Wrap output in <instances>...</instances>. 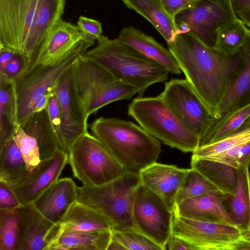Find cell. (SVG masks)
<instances>
[{"mask_svg":"<svg viewBox=\"0 0 250 250\" xmlns=\"http://www.w3.org/2000/svg\"><path fill=\"white\" fill-rule=\"evenodd\" d=\"M160 96L202 146L217 119L185 79H172L165 83Z\"/></svg>","mask_w":250,"mask_h":250,"instance_id":"10","label":"cell"},{"mask_svg":"<svg viewBox=\"0 0 250 250\" xmlns=\"http://www.w3.org/2000/svg\"><path fill=\"white\" fill-rule=\"evenodd\" d=\"M52 92L46 93L37 100L33 107L34 113L41 111L47 108Z\"/></svg>","mask_w":250,"mask_h":250,"instance_id":"48","label":"cell"},{"mask_svg":"<svg viewBox=\"0 0 250 250\" xmlns=\"http://www.w3.org/2000/svg\"><path fill=\"white\" fill-rule=\"evenodd\" d=\"M243 232V238L249 241H250V230L249 231L242 232Z\"/></svg>","mask_w":250,"mask_h":250,"instance_id":"50","label":"cell"},{"mask_svg":"<svg viewBox=\"0 0 250 250\" xmlns=\"http://www.w3.org/2000/svg\"><path fill=\"white\" fill-rule=\"evenodd\" d=\"M72 66L61 76L55 89L61 118L62 150L68 153L75 142L88 132L89 117L76 88Z\"/></svg>","mask_w":250,"mask_h":250,"instance_id":"14","label":"cell"},{"mask_svg":"<svg viewBox=\"0 0 250 250\" xmlns=\"http://www.w3.org/2000/svg\"><path fill=\"white\" fill-rule=\"evenodd\" d=\"M250 118V104L217 121L201 146L219 141L238 130Z\"/></svg>","mask_w":250,"mask_h":250,"instance_id":"33","label":"cell"},{"mask_svg":"<svg viewBox=\"0 0 250 250\" xmlns=\"http://www.w3.org/2000/svg\"><path fill=\"white\" fill-rule=\"evenodd\" d=\"M173 217V212L142 183L133 208V218L137 229L165 250L172 234Z\"/></svg>","mask_w":250,"mask_h":250,"instance_id":"12","label":"cell"},{"mask_svg":"<svg viewBox=\"0 0 250 250\" xmlns=\"http://www.w3.org/2000/svg\"><path fill=\"white\" fill-rule=\"evenodd\" d=\"M68 153L60 149L52 156L41 160L21 178L7 184L21 206L32 204L56 181L68 163Z\"/></svg>","mask_w":250,"mask_h":250,"instance_id":"15","label":"cell"},{"mask_svg":"<svg viewBox=\"0 0 250 250\" xmlns=\"http://www.w3.org/2000/svg\"><path fill=\"white\" fill-rule=\"evenodd\" d=\"M247 29L239 19L222 26L217 31L215 49L227 55L237 53L245 40Z\"/></svg>","mask_w":250,"mask_h":250,"instance_id":"32","label":"cell"},{"mask_svg":"<svg viewBox=\"0 0 250 250\" xmlns=\"http://www.w3.org/2000/svg\"><path fill=\"white\" fill-rule=\"evenodd\" d=\"M95 42V40L85 37L74 51L59 63L54 65L36 66L14 81L19 125L34 113L33 107L37 100L46 93L53 92L61 76Z\"/></svg>","mask_w":250,"mask_h":250,"instance_id":"8","label":"cell"},{"mask_svg":"<svg viewBox=\"0 0 250 250\" xmlns=\"http://www.w3.org/2000/svg\"><path fill=\"white\" fill-rule=\"evenodd\" d=\"M188 169L154 163L140 171L142 184L173 212L178 190Z\"/></svg>","mask_w":250,"mask_h":250,"instance_id":"19","label":"cell"},{"mask_svg":"<svg viewBox=\"0 0 250 250\" xmlns=\"http://www.w3.org/2000/svg\"><path fill=\"white\" fill-rule=\"evenodd\" d=\"M250 141V118L238 130L224 139L199 146L192 152L191 158H205Z\"/></svg>","mask_w":250,"mask_h":250,"instance_id":"34","label":"cell"},{"mask_svg":"<svg viewBox=\"0 0 250 250\" xmlns=\"http://www.w3.org/2000/svg\"><path fill=\"white\" fill-rule=\"evenodd\" d=\"M85 37L77 25L61 19L33 55L26 72L38 65L56 64L74 51Z\"/></svg>","mask_w":250,"mask_h":250,"instance_id":"16","label":"cell"},{"mask_svg":"<svg viewBox=\"0 0 250 250\" xmlns=\"http://www.w3.org/2000/svg\"><path fill=\"white\" fill-rule=\"evenodd\" d=\"M238 19L231 0H197L174 20L180 34L189 32L206 46L215 49L218 30Z\"/></svg>","mask_w":250,"mask_h":250,"instance_id":"9","label":"cell"},{"mask_svg":"<svg viewBox=\"0 0 250 250\" xmlns=\"http://www.w3.org/2000/svg\"><path fill=\"white\" fill-rule=\"evenodd\" d=\"M68 163L73 176L85 186L104 185L126 171L104 145L88 132L73 145Z\"/></svg>","mask_w":250,"mask_h":250,"instance_id":"7","label":"cell"},{"mask_svg":"<svg viewBox=\"0 0 250 250\" xmlns=\"http://www.w3.org/2000/svg\"><path fill=\"white\" fill-rule=\"evenodd\" d=\"M17 104L15 81L0 75V149L13 137L20 125Z\"/></svg>","mask_w":250,"mask_h":250,"instance_id":"27","label":"cell"},{"mask_svg":"<svg viewBox=\"0 0 250 250\" xmlns=\"http://www.w3.org/2000/svg\"><path fill=\"white\" fill-rule=\"evenodd\" d=\"M77 26L85 37L96 40L102 35V24L96 20L80 16L77 21Z\"/></svg>","mask_w":250,"mask_h":250,"instance_id":"41","label":"cell"},{"mask_svg":"<svg viewBox=\"0 0 250 250\" xmlns=\"http://www.w3.org/2000/svg\"><path fill=\"white\" fill-rule=\"evenodd\" d=\"M96 45L83 56L101 66L117 81L130 84L142 97L151 85L166 81L168 72L146 58L118 38L110 39L101 35Z\"/></svg>","mask_w":250,"mask_h":250,"instance_id":"3","label":"cell"},{"mask_svg":"<svg viewBox=\"0 0 250 250\" xmlns=\"http://www.w3.org/2000/svg\"><path fill=\"white\" fill-rule=\"evenodd\" d=\"M19 208L0 209V250H19Z\"/></svg>","mask_w":250,"mask_h":250,"instance_id":"35","label":"cell"},{"mask_svg":"<svg viewBox=\"0 0 250 250\" xmlns=\"http://www.w3.org/2000/svg\"><path fill=\"white\" fill-rule=\"evenodd\" d=\"M250 104V30L239 50L236 76L220 103L214 117L219 120L230 112Z\"/></svg>","mask_w":250,"mask_h":250,"instance_id":"20","label":"cell"},{"mask_svg":"<svg viewBox=\"0 0 250 250\" xmlns=\"http://www.w3.org/2000/svg\"><path fill=\"white\" fill-rule=\"evenodd\" d=\"M167 246L169 250H195V248L190 244L173 234L170 236Z\"/></svg>","mask_w":250,"mask_h":250,"instance_id":"45","label":"cell"},{"mask_svg":"<svg viewBox=\"0 0 250 250\" xmlns=\"http://www.w3.org/2000/svg\"><path fill=\"white\" fill-rule=\"evenodd\" d=\"M47 109L51 124L58 141L60 148L62 150L63 139L61 118L57 96L55 89L52 93Z\"/></svg>","mask_w":250,"mask_h":250,"instance_id":"39","label":"cell"},{"mask_svg":"<svg viewBox=\"0 0 250 250\" xmlns=\"http://www.w3.org/2000/svg\"><path fill=\"white\" fill-rule=\"evenodd\" d=\"M172 234L195 250H235L243 232L237 227L174 215Z\"/></svg>","mask_w":250,"mask_h":250,"instance_id":"13","label":"cell"},{"mask_svg":"<svg viewBox=\"0 0 250 250\" xmlns=\"http://www.w3.org/2000/svg\"><path fill=\"white\" fill-rule=\"evenodd\" d=\"M107 250H125V249L120 243L111 238Z\"/></svg>","mask_w":250,"mask_h":250,"instance_id":"49","label":"cell"},{"mask_svg":"<svg viewBox=\"0 0 250 250\" xmlns=\"http://www.w3.org/2000/svg\"><path fill=\"white\" fill-rule=\"evenodd\" d=\"M65 0H41L35 26L28 40L24 54L28 65L33 55L43 43L64 12Z\"/></svg>","mask_w":250,"mask_h":250,"instance_id":"23","label":"cell"},{"mask_svg":"<svg viewBox=\"0 0 250 250\" xmlns=\"http://www.w3.org/2000/svg\"><path fill=\"white\" fill-rule=\"evenodd\" d=\"M129 9L146 19L160 33L167 44L180 34L174 19L165 10L159 0H121Z\"/></svg>","mask_w":250,"mask_h":250,"instance_id":"24","label":"cell"},{"mask_svg":"<svg viewBox=\"0 0 250 250\" xmlns=\"http://www.w3.org/2000/svg\"><path fill=\"white\" fill-rule=\"evenodd\" d=\"M19 250H50L62 234L59 223L43 216L32 204L21 206Z\"/></svg>","mask_w":250,"mask_h":250,"instance_id":"17","label":"cell"},{"mask_svg":"<svg viewBox=\"0 0 250 250\" xmlns=\"http://www.w3.org/2000/svg\"><path fill=\"white\" fill-rule=\"evenodd\" d=\"M65 231H89L111 229L105 217L92 208L75 201L59 223Z\"/></svg>","mask_w":250,"mask_h":250,"instance_id":"28","label":"cell"},{"mask_svg":"<svg viewBox=\"0 0 250 250\" xmlns=\"http://www.w3.org/2000/svg\"><path fill=\"white\" fill-rule=\"evenodd\" d=\"M111 237V229L65 231L61 235L50 250H107Z\"/></svg>","mask_w":250,"mask_h":250,"instance_id":"30","label":"cell"},{"mask_svg":"<svg viewBox=\"0 0 250 250\" xmlns=\"http://www.w3.org/2000/svg\"><path fill=\"white\" fill-rule=\"evenodd\" d=\"M118 38L123 43L163 66L169 73L181 74V70L170 50L164 47L152 37L137 28L128 26L121 30Z\"/></svg>","mask_w":250,"mask_h":250,"instance_id":"22","label":"cell"},{"mask_svg":"<svg viewBox=\"0 0 250 250\" xmlns=\"http://www.w3.org/2000/svg\"><path fill=\"white\" fill-rule=\"evenodd\" d=\"M217 191L220 190L201 173L191 167L188 169L178 190L175 205L185 200Z\"/></svg>","mask_w":250,"mask_h":250,"instance_id":"36","label":"cell"},{"mask_svg":"<svg viewBox=\"0 0 250 250\" xmlns=\"http://www.w3.org/2000/svg\"><path fill=\"white\" fill-rule=\"evenodd\" d=\"M28 62L25 55L21 52H15L8 62L4 76L13 81L21 77L26 71Z\"/></svg>","mask_w":250,"mask_h":250,"instance_id":"40","label":"cell"},{"mask_svg":"<svg viewBox=\"0 0 250 250\" xmlns=\"http://www.w3.org/2000/svg\"><path fill=\"white\" fill-rule=\"evenodd\" d=\"M233 11L237 17L250 27V0H231Z\"/></svg>","mask_w":250,"mask_h":250,"instance_id":"44","label":"cell"},{"mask_svg":"<svg viewBox=\"0 0 250 250\" xmlns=\"http://www.w3.org/2000/svg\"><path fill=\"white\" fill-rule=\"evenodd\" d=\"M77 187L69 177L58 179L33 203L38 210L54 223H60L76 201Z\"/></svg>","mask_w":250,"mask_h":250,"instance_id":"21","label":"cell"},{"mask_svg":"<svg viewBox=\"0 0 250 250\" xmlns=\"http://www.w3.org/2000/svg\"><path fill=\"white\" fill-rule=\"evenodd\" d=\"M142 183L140 172L126 171L101 186L77 187L76 201L104 215L111 230L138 231L133 221V208Z\"/></svg>","mask_w":250,"mask_h":250,"instance_id":"4","label":"cell"},{"mask_svg":"<svg viewBox=\"0 0 250 250\" xmlns=\"http://www.w3.org/2000/svg\"><path fill=\"white\" fill-rule=\"evenodd\" d=\"M13 138L26 162L28 171L32 170L41 161L36 140L25 132L20 125L17 126Z\"/></svg>","mask_w":250,"mask_h":250,"instance_id":"38","label":"cell"},{"mask_svg":"<svg viewBox=\"0 0 250 250\" xmlns=\"http://www.w3.org/2000/svg\"><path fill=\"white\" fill-rule=\"evenodd\" d=\"M234 193L227 195L225 204L236 226L242 232L250 230V175L249 168H239Z\"/></svg>","mask_w":250,"mask_h":250,"instance_id":"25","label":"cell"},{"mask_svg":"<svg viewBox=\"0 0 250 250\" xmlns=\"http://www.w3.org/2000/svg\"><path fill=\"white\" fill-rule=\"evenodd\" d=\"M20 125L36 140L41 160L52 156L60 149L47 108L33 113Z\"/></svg>","mask_w":250,"mask_h":250,"instance_id":"26","label":"cell"},{"mask_svg":"<svg viewBox=\"0 0 250 250\" xmlns=\"http://www.w3.org/2000/svg\"><path fill=\"white\" fill-rule=\"evenodd\" d=\"M191 167L201 173L222 192L234 194L237 182V169L205 158H191Z\"/></svg>","mask_w":250,"mask_h":250,"instance_id":"29","label":"cell"},{"mask_svg":"<svg viewBox=\"0 0 250 250\" xmlns=\"http://www.w3.org/2000/svg\"><path fill=\"white\" fill-rule=\"evenodd\" d=\"M227 198V195L220 191L207 193L176 204L173 214L188 219L236 227L226 208L225 201Z\"/></svg>","mask_w":250,"mask_h":250,"instance_id":"18","label":"cell"},{"mask_svg":"<svg viewBox=\"0 0 250 250\" xmlns=\"http://www.w3.org/2000/svg\"><path fill=\"white\" fill-rule=\"evenodd\" d=\"M41 0H0V47L24 54Z\"/></svg>","mask_w":250,"mask_h":250,"instance_id":"11","label":"cell"},{"mask_svg":"<svg viewBox=\"0 0 250 250\" xmlns=\"http://www.w3.org/2000/svg\"><path fill=\"white\" fill-rule=\"evenodd\" d=\"M112 239L123 246L125 250H163L157 244L136 230H111Z\"/></svg>","mask_w":250,"mask_h":250,"instance_id":"37","label":"cell"},{"mask_svg":"<svg viewBox=\"0 0 250 250\" xmlns=\"http://www.w3.org/2000/svg\"><path fill=\"white\" fill-rule=\"evenodd\" d=\"M186 79L214 117L236 76L239 51L227 55L208 47L189 32L167 44Z\"/></svg>","mask_w":250,"mask_h":250,"instance_id":"1","label":"cell"},{"mask_svg":"<svg viewBox=\"0 0 250 250\" xmlns=\"http://www.w3.org/2000/svg\"><path fill=\"white\" fill-rule=\"evenodd\" d=\"M15 52L8 49L0 47V75L4 74L6 67Z\"/></svg>","mask_w":250,"mask_h":250,"instance_id":"47","label":"cell"},{"mask_svg":"<svg viewBox=\"0 0 250 250\" xmlns=\"http://www.w3.org/2000/svg\"><path fill=\"white\" fill-rule=\"evenodd\" d=\"M237 163L239 168H249L250 164V141L244 144L238 153Z\"/></svg>","mask_w":250,"mask_h":250,"instance_id":"46","label":"cell"},{"mask_svg":"<svg viewBox=\"0 0 250 250\" xmlns=\"http://www.w3.org/2000/svg\"><path fill=\"white\" fill-rule=\"evenodd\" d=\"M21 205L7 184L0 181V209L19 208Z\"/></svg>","mask_w":250,"mask_h":250,"instance_id":"43","label":"cell"},{"mask_svg":"<svg viewBox=\"0 0 250 250\" xmlns=\"http://www.w3.org/2000/svg\"><path fill=\"white\" fill-rule=\"evenodd\" d=\"M90 129L127 171L140 172L161 152L160 141L131 121L101 117Z\"/></svg>","mask_w":250,"mask_h":250,"instance_id":"2","label":"cell"},{"mask_svg":"<svg viewBox=\"0 0 250 250\" xmlns=\"http://www.w3.org/2000/svg\"><path fill=\"white\" fill-rule=\"evenodd\" d=\"M28 172L26 162L13 137L0 149V181L9 184Z\"/></svg>","mask_w":250,"mask_h":250,"instance_id":"31","label":"cell"},{"mask_svg":"<svg viewBox=\"0 0 250 250\" xmlns=\"http://www.w3.org/2000/svg\"><path fill=\"white\" fill-rule=\"evenodd\" d=\"M83 54L77 58L72 69L77 92L88 116L107 104L129 100L138 93L134 86L116 80L109 72Z\"/></svg>","mask_w":250,"mask_h":250,"instance_id":"6","label":"cell"},{"mask_svg":"<svg viewBox=\"0 0 250 250\" xmlns=\"http://www.w3.org/2000/svg\"><path fill=\"white\" fill-rule=\"evenodd\" d=\"M128 115L146 132L171 147L193 152L200 146L199 138L187 127L160 95L134 99L128 105Z\"/></svg>","mask_w":250,"mask_h":250,"instance_id":"5","label":"cell"},{"mask_svg":"<svg viewBox=\"0 0 250 250\" xmlns=\"http://www.w3.org/2000/svg\"><path fill=\"white\" fill-rule=\"evenodd\" d=\"M166 12L174 19L177 15L191 7L197 0H159Z\"/></svg>","mask_w":250,"mask_h":250,"instance_id":"42","label":"cell"}]
</instances>
